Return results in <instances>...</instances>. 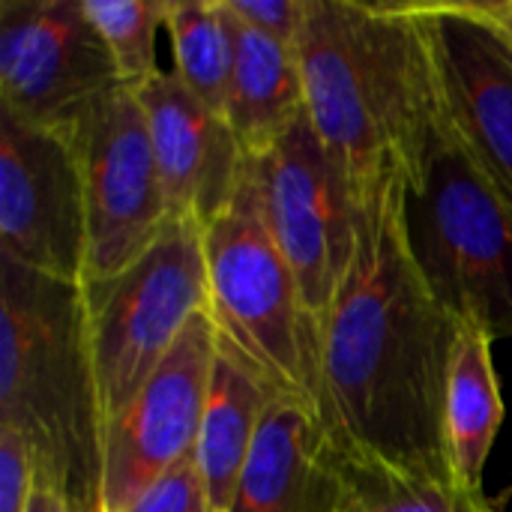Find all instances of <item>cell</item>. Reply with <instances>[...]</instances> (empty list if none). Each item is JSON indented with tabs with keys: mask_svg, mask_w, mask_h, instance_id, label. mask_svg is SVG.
<instances>
[{
	"mask_svg": "<svg viewBox=\"0 0 512 512\" xmlns=\"http://www.w3.org/2000/svg\"><path fill=\"white\" fill-rule=\"evenodd\" d=\"M405 231L438 303L486 336L512 339V201L441 117L420 177L405 186Z\"/></svg>",
	"mask_w": 512,
	"mask_h": 512,
	"instance_id": "5b68a950",
	"label": "cell"
},
{
	"mask_svg": "<svg viewBox=\"0 0 512 512\" xmlns=\"http://www.w3.org/2000/svg\"><path fill=\"white\" fill-rule=\"evenodd\" d=\"M333 486V447L318 414L273 399L231 512H330Z\"/></svg>",
	"mask_w": 512,
	"mask_h": 512,
	"instance_id": "5bb4252c",
	"label": "cell"
},
{
	"mask_svg": "<svg viewBox=\"0 0 512 512\" xmlns=\"http://www.w3.org/2000/svg\"><path fill=\"white\" fill-rule=\"evenodd\" d=\"M405 177L357 195V243L321 333L318 420L339 459L447 477L444 405L459 321L417 270Z\"/></svg>",
	"mask_w": 512,
	"mask_h": 512,
	"instance_id": "6da1fadb",
	"label": "cell"
},
{
	"mask_svg": "<svg viewBox=\"0 0 512 512\" xmlns=\"http://www.w3.org/2000/svg\"><path fill=\"white\" fill-rule=\"evenodd\" d=\"M261 216L285 255L309 318L324 333L357 243V195L309 114L264 156L249 159Z\"/></svg>",
	"mask_w": 512,
	"mask_h": 512,
	"instance_id": "52a82bcc",
	"label": "cell"
},
{
	"mask_svg": "<svg viewBox=\"0 0 512 512\" xmlns=\"http://www.w3.org/2000/svg\"><path fill=\"white\" fill-rule=\"evenodd\" d=\"M492 9V18L501 24V30L512 39V0H504V3H489Z\"/></svg>",
	"mask_w": 512,
	"mask_h": 512,
	"instance_id": "d4e9b609",
	"label": "cell"
},
{
	"mask_svg": "<svg viewBox=\"0 0 512 512\" xmlns=\"http://www.w3.org/2000/svg\"><path fill=\"white\" fill-rule=\"evenodd\" d=\"M204 264L219 348L234 354L276 399L318 411L321 339L261 216L249 168L231 207L204 228Z\"/></svg>",
	"mask_w": 512,
	"mask_h": 512,
	"instance_id": "277c9868",
	"label": "cell"
},
{
	"mask_svg": "<svg viewBox=\"0 0 512 512\" xmlns=\"http://www.w3.org/2000/svg\"><path fill=\"white\" fill-rule=\"evenodd\" d=\"M123 512H213L195 459L177 465L162 480H156L138 501Z\"/></svg>",
	"mask_w": 512,
	"mask_h": 512,
	"instance_id": "44dd1931",
	"label": "cell"
},
{
	"mask_svg": "<svg viewBox=\"0 0 512 512\" xmlns=\"http://www.w3.org/2000/svg\"><path fill=\"white\" fill-rule=\"evenodd\" d=\"M81 291L108 426L165 363L186 327L207 312L204 228L171 222L144 258Z\"/></svg>",
	"mask_w": 512,
	"mask_h": 512,
	"instance_id": "8992f818",
	"label": "cell"
},
{
	"mask_svg": "<svg viewBox=\"0 0 512 512\" xmlns=\"http://www.w3.org/2000/svg\"><path fill=\"white\" fill-rule=\"evenodd\" d=\"M441 114L474 165L512 201V39L489 3H420Z\"/></svg>",
	"mask_w": 512,
	"mask_h": 512,
	"instance_id": "7c38bea8",
	"label": "cell"
},
{
	"mask_svg": "<svg viewBox=\"0 0 512 512\" xmlns=\"http://www.w3.org/2000/svg\"><path fill=\"white\" fill-rule=\"evenodd\" d=\"M117 87L87 0H0V111L66 138Z\"/></svg>",
	"mask_w": 512,
	"mask_h": 512,
	"instance_id": "ba28073f",
	"label": "cell"
},
{
	"mask_svg": "<svg viewBox=\"0 0 512 512\" xmlns=\"http://www.w3.org/2000/svg\"><path fill=\"white\" fill-rule=\"evenodd\" d=\"M504 414L507 408L495 372L492 336L474 324H459L447 378L444 444L453 480L474 495H486V465Z\"/></svg>",
	"mask_w": 512,
	"mask_h": 512,
	"instance_id": "e0dca14e",
	"label": "cell"
},
{
	"mask_svg": "<svg viewBox=\"0 0 512 512\" xmlns=\"http://www.w3.org/2000/svg\"><path fill=\"white\" fill-rule=\"evenodd\" d=\"M216 351L213 318L201 312L141 393L105 426L99 512H123L168 471L195 459Z\"/></svg>",
	"mask_w": 512,
	"mask_h": 512,
	"instance_id": "8fae6325",
	"label": "cell"
},
{
	"mask_svg": "<svg viewBox=\"0 0 512 512\" xmlns=\"http://www.w3.org/2000/svg\"><path fill=\"white\" fill-rule=\"evenodd\" d=\"M168 36L174 75L213 111L225 117L237 60V21L225 0H171Z\"/></svg>",
	"mask_w": 512,
	"mask_h": 512,
	"instance_id": "ac0fdd59",
	"label": "cell"
},
{
	"mask_svg": "<svg viewBox=\"0 0 512 512\" xmlns=\"http://www.w3.org/2000/svg\"><path fill=\"white\" fill-rule=\"evenodd\" d=\"M132 90L147 114L168 219L207 228L237 198L249 156L228 120L174 72L159 69Z\"/></svg>",
	"mask_w": 512,
	"mask_h": 512,
	"instance_id": "4fadbf2b",
	"label": "cell"
},
{
	"mask_svg": "<svg viewBox=\"0 0 512 512\" xmlns=\"http://www.w3.org/2000/svg\"><path fill=\"white\" fill-rule=\"evenodd\" d=\"M237 21V18H234ZM306 114L297 48L273 42L237 21V60L225 120L249 159L264 156Z\"/></svg>",
	"mask_w": 512,
	"mask_h": 512,
	"instance_id": "2e32d148",
	"label": "cell"
},
{
	"mask_svg": "<svg viewBox=\"0 0 512 512\" xmlns=\"http://www.w3.org/2000/svg\"><path fill=\"white\" fill-rule=\"evenodd\" d=\"M87 204V282L144 258L171 225L147 114L132 87L105 96L72 135Z\"/></svg>",
	"mask_w": 512,
	"mask_h": 512,
	"instance_id": "9c48e42d",
	"label": "cell"
},
{
	"mask_svg": "<svg viewBox=\"0 0 512 512\" xmlns=\"http://www.w3.org/2000/svg\"><path fill=\"white\" fill-rule=\"evenodd\" d=\"M168 9L171 0H87V12L126 87H138L159 72L156 30L165 27Z\"/></svg>",
	"mask_w": 512,
	"mask_h": 512,
	"instance_id": "ffe728a7",
	"label": "cell"
},
{
	"mask_svg": "<svg viewBox=\"0 0 512 512\" xmlns=\"http://www.w3.org/2000/svg\"><path fill=\"white\" fill-rule=\"evenodd\" d=\"M297 60L306 114L354 195L420 177L441 96L420 3L309 0Z\"/></svg>",
	"mask_w": 512,
	"mask_h": 512,
	"instance_id": "7a4b0ae2",
	"label": "cell"
},
{
	"mask_svg": "<svg viewBox=\"0 0 512 512\" xmlns=\"http://www.w3.org/2000/svg\"><path fill=\"white\" fill-rule=\"evenodd\" d=\"M0 426L33 450L69 512H99L102 405L81 285L0 258Z\"/></svg>",
	"mask_w": 512,
	"mask_h": 512,
	"instance_id": "3957f363",
	"label": "cell"
},
{
	"mask_svg": "<svg viewBox=\"0 0 512 512\" xmlns=\"http://www.w3.org/2000/svg\"><path fill=\"white\" fill-rule=\"evenodd\" d=\"M27 512H69V504L63 501V495L57 489H51L48 483L36 480V489H33V498H30Z\"/></svg>",
	"mask_w": 512,
	"mask_h": 512,
	"instance_id": "cb8c5ba5",
	"label": "cell"
},
{
	"mask_svg": "<svg viewBox=\"0 0 512 512\" xmlns=\"http://www.w3.org/2000/svg\"><path fill=\"white\" fill-rule=\"evenodd\" d=\"M0 258L84 285L87 204L72 138L0 111Z\"/></svg>",
	"mask_w": 512,
	"mask_h": 512,
	"instance_id": "30bf717a",
	"label": "cell"
},
{
	"mask_svg": "<svg viewBox=\"0 0 512 512\" xmlns=\"http://www.w3.org/2000/svg\"><path fill=\"white\" fill-rule=\"evenodd\" d=\"M231 15L249 30L297 48L309 0H225Z\"/></svg>",
	"mask_w": 512,
	"mask_h": 512,
	"instance_id": "7402d4cb",
	"label": "cell"
},
{
	"mask_svg": "<svg viewBox=\"0 0 512 512\" xmlns=\"http://www.w3.org/2000/svg\"><path fill=\"white\" fill-rule=\"evenodd\" d=\"M330 512H501L486 495H474L447 477L399 474L339 459Z\"/></svg>",
	"mask_w": 512,
	"mask_h": 512,
	"instance_id": "d6986e66",
	"label": "cell"
},
{
	"mask_svg": "<svg viewBox=\"0 0 512 512\" xmlns=\"http://www.w3.org/2000/svg\"><path fill=\"white\" fill-rule=\"evenodd\" d=\"M36 489V459L30 444L0 426V512H27Z\"/></svg>",
	"mask_w": 512,
	"mask_h": 512,
	"instance_id": "603a6c76",
	"label": "cell"
},
{
	"mask_svg": "<svg viewBox=\"0 0 512 512\" xmlns=\"http://www.w3.org/2000/svg\"><path fill=\"white\" fill-rule=\"evenodd\" d=\"M273 399L276 396L234 354H228L225 348L216 351L201 435L195 447V465L201 471L213 512H231Z\"/></svg>",
	"mask_w": 512,
	"mask_h": 512,
	"instance_id": "9a60e30c",
	"label": "cell"
}]
</instances>
